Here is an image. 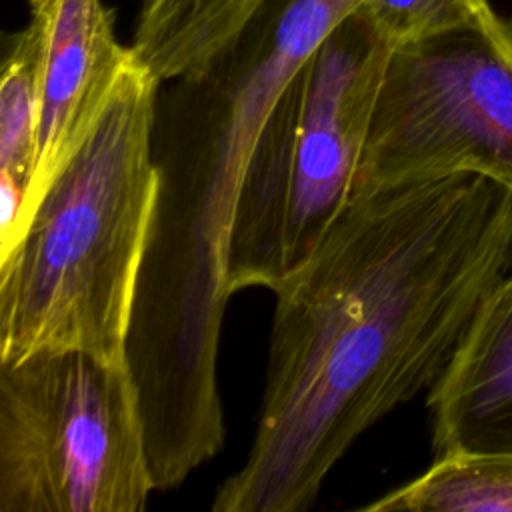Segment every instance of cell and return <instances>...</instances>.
<instances>
[{
    "mask_svg": "<svg viewBox=\"0 0 512 512\" xmlns=\"http://www.w3.org/2000/svg\"><path fill=\"white\" fill-rule=\"evenodd\" d=\"M266 0H140L132 50L160 82L218 56Z\"/></svg>",
    "mask_w": 512,
    "mask_h": 512,
    "instance_id": "cell-9",
    "label": "cell"
},
{
    "mask_svg": "<svg viewBox=\"0 0 512 512\" xmlns=\"http://www.w3.org/2000/svg\"><path fill=\"white\" fill-rule=\"evenodd\" d=\"M152 490L128 362L58 350L0 364V512H140Z\"/></svg>",
    "mask_w": 512,
    "mask_h": 512,
    "instance_id": "cell-4",
    "label": "cell"
},
{
    "mask_svg": "<svg viewBox=\"0 0 512 512\" xmlns=\"http://www.w3.org/2000/svg\"><path fill=\"white\" fill-rule=\"evenodd\" d=\"M512 272V194L452 174L352 194L276 296L244 464L214 512L308 510L350 446L430 390Z\"/></svg>",
    "mask_w": 512,
    "mask_h": 512,
    "instance_id": "cell-1",
    "label": "cell"
},
{
    "mask_svg": "<svg viewBox=\"0 0 512 512\" xmlns=\"http://www.w3.org/2000/svg\"><path fill=\"white\" fill-rule=\"evenodd\" d=\"M358 12L392 46L470 28L490 20V0H362Z\"/></svg>",
    "mask_w": 512,
    "mask_h": 512,
    "instance_id": "cell-12",
    "label": "cell"
},
{
    "mask_svg": "<svg viewBox=\"0 0 512 512\" xmlns=\"http://www.w3.org/2000/svg\"><path fill=\"white\" fill-rule=\"evenodd\" d=\"M478 174L512 194V20L392 48L352 194Z\"/></svg>",
    "mask_w": 512,
    "mask_h": 512,
    "instance_id": "cell-5",
    "label": "cell"
},
{
    "mask_svg": "<svg viewBox=\"0 0 512 512\" xmlns=\"http://www.w3.org/2000/svg\"><path fill=\"white\" fill-rule=\"evenodd\" d=\"M42 30L28 16L26 26L4 38L0 70V176L26 192L34 170L40 124Z\"/></svg>",
    "mask_w": 512,
    "mask_h": 512,
    "instance_id": "cell-11",
    "label": "cell"
},
{
    "mask_svg": "<svg viewBox=\"0 0 512 512\" xmlns=\"http://www.w3.org/2000/svg\"><path fill=\"white\" fill-rule=\"evenodd\" d=\"M434 458L512 450V272L488 294L428 390Z\"/></svg>",
    "mask_w": 512,
    "mask_h": 512,
    "instance_id": "cell-8",
    "label": "cell"
},
{
    "mask_svg": "<svg viewBox=\"0 0 512 512\" xmlns=\"http://www.w3.org/2000/svg\"><path fill=\"white\" fill-rule=\"evenodd\" d=\"M390 52L392 46L356 10L294 78L286 272L316 248L352 198Z\"/></svg>",
    "mask_w": 512,
    "mask_h": 512,
    "instance_id": "cell-6",
    "label": "cell"
},
{
    "mask_svg": "<svg viewBox=\"0 0 512 512\" xmlns=\"http://www.w3.org/2000/svg\"><path fill=\"white\" fill-rule=\"evenodd\" d=\"M360 2L266 0L206 66L160 86L158 190L126 344L156 490L224 444L216 368L246 170L290 82Z\"/></svg>",
    "mask_w": 512,
    "mask_h": 512,
    "instance_id": "cell-2",
    "label": "cell"
},
{
    "mask_svg": "<svg viewBox=\"0 0 512 512\" xmlns=\"http://www.w3.org/2000/svg\"><path fill=\"white\" fill-rule=\"evenodd\" d=\"M366 512H512V450L452 452Z\"/></svg>",
    "mask_w": 512,
    "mask_h": 512,
    "instance_id": "cell-10",
    "label": "cell"
},
{
    "mask_svg": "<svg viewBox=\"0 0 512 512\" xmlns=\"http://www.w3.org/2000/svg\"><path fill=\"white\" fill-rule=\"evenodd\" d=\"M28 8L42 30V70L24 232L50 182L94 128L132 58V46L116 38L114 10L104 0H28Z\"/></svg>",
    "mask_w": 512,
    "mask_h": 512,
    "instance_id": "cell-7",
    "label": "cell"
},
{
    "mask_svg": "<svg viewBox=\"0 0 512 512\" xmlns=\"http://www.w3.org/2000/svg\"><path fill=\"white\" fill-rule=\"evenodd\" d=\"M160 82L132 58L0 262V364L82 350L126 362L158 174Z\"/></svg>",
    "mask_w": 512,
    "mask_h": 512,
    "instance_id": "cell-3",
    "label": "cell"
}]
</instances>
